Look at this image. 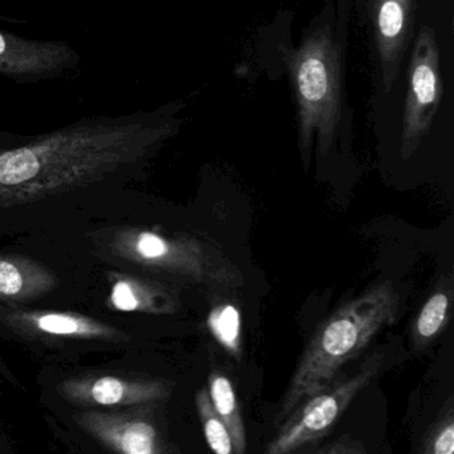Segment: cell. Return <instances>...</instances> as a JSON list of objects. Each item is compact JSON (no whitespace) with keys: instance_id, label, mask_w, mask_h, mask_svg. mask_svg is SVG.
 <instances>
[{"instance_id":"obj_8","label":"cell","mask_w":454,"mask_h":454,"mask_svg":"<svg viewBox=\"0 0 454 454\" xmlns=\"http://www.w3.org/2000/svg\"><path fill=\"white\" fill-rule=\"evenodd\" d=\"M196 406H198L207 443L211 450L217 454H232V440H231L227 425L215 411L207 387H201L196 393Z\"/></svg>"},{"instance_id":"obj_12","label":"cell","mask_w":454,"mask_h":454,"mask_svg":"<svg viewBox=\"0 0 454 454\" xmlns=\"http://www.w3.org/2000/svg\"><path fill=\"white\" fill-rule=\"evenodd\" d=\"M123 384L113 377L99 380L92 387V395H94L95 401L103 405L119 403L123 397Z\"/></svg>"},{"instance_id":"obj_9","label":"cell","mask_w":454,"mask_h":454,"mask_svg":"<svg viewBox=\"0 0 454 454\" xmlns=\"http://www.w3.org/2000/svg\"><path fill=\"white\" fill-rule=\"evenodd\" d=\"M208 325L215 339L232 355H240V312L232 304H219L208 316Z\"/></svg>"},{"instance_id":"obj_16","label":"cell","mask_w":454,"mask_h":454,"mask_svg":"<svg viewBox=\"0 0 454 454\" xmlns=\"http://www.w3.org/2000/svg\"><path fill=\"white\" fill-rule=\"evenodd\" d=\"M317 451L320 453H329V454H349V453H365V448H364L363 443L358 442V441L353 440L350 435H342L339 440L334 441V442L329 443L328 446H323V448H318Z\"/></svg>"},{"instance_id":"obj_3","label":"cell","mask_w":454,"mask_h":454,"mask_svg":"<svg viewBox=\"0 0 454 454\" xmlns=\"http://www.w3.org/2000/svg\"><path fill=\"white\" fill-rule=\"evenodd\" d=\"M384 353L366 356L352 373L337 376L328 387L300 403L278 427L265 453L288 454L313 445L332 429L356 395L384 368Z\"/></svg>"},{"instance_id":"obj_2","label":"cell","mask_w":454,"mask_h":454,"mask_svg":"<svg viewBox=\"0 0 454 454\" xmlns=\"http://www.w3.org/2000/svg\"><path fill=\"white\" fill-rule=\"evenodd\" d=\"M401 294L392 281L372 284L337 308L308 341L273 419L278 427L300 403L328 387L374 337L395 323Z\"/></svg>"},{"instance_id":"obj_13","label":"cell","mask_w":454,"mask_h":454,"mask_svg":"<svg viewBox=\"0 0 454 454\" xmlns=\"http://www.w3.org/2000/svg\"><path fill=\"white\" fill-rule=\"evenodd\" d=\"M166 248V239L153 232H143L137 239V251L143 259L155 262Z\"/></svg>"},{"instance_id":"obj_14","label":"cell","mask_w":454,"mask_h":454,"mask_svg":"<svg viewBox=\"0 0 454 454\" xmlns=\"http://www.w3.org/2000/svg\"><path fill=\"white\" fill-rule=\"evenodd\" d=\"M39 328L49 333L71 334L79 331V324L68 316L49 315L39 320Z\"/></svg>"},{"instance_id":"obj_15","label":"cell","mask_w":454,"mask_h":454,"mask_svg":"<svg viewBox=\"0 0 454 454\" xmlns=\"http://www.w3.org/2000/svg\"><path fill=\"white\" fill-rule=\"evenodd\" d=\"M23 278L15 265L0 262V294H17L22 289Z\"/></svg>"},{"instance_id":"obj_6","label":"cell","mask_w":454,"mask_h":454,"mask_svg":"<svg viewBox=\"0 0 454 454\" xmlns=\"http://www.w3.org/2000/svg\"><path fill=\"white\" fill-rule=\"evenodd\" d=\"M453 286L451 280L443 278L427 297L417 313L411 325V347L414 350H424L445 331L451 316Z\"/></svg>"},{"instance_id":"obj_11","label":"cell","mask_w":454,"mask_h":454,"mask_svg":"<svg viewBox=\"0 0 454 454\" xmlns=\"http://www.w3.org/2000/svg\"><path fill=\"white\" fill-rule=\"evenodd\" d=\"M425 451L433 454H453L454 422L451 413H449L446 419L434 427L432 434L427 438Z\"/></svg>"},{"instance_id":"obj_1","label":"cell","mask_w":454,"mask_h":454,"mask_svg":"<svg viewBox=\"0 0 454 454\" xmlns=\"http://www.w3.org/2000/svg\"><path fill=\"white\" fill-rule=\"evenodd\" d=\"M350 0H326L321 14L308 28L297 49L286 55L299 108V140L304 163L316 145L326 156L350 129L344 97Z\"/></svg>"},{"instance_id":"obj_4","label":"cell","mask_w":454,"mask_h":454,"mask_svg":"<svg viewBox=\"0 0 454 454\" xmlns=\"http://www.w3.org/2000/svg\"><path fill=\"white\" fill-rule=\"evenodd\" d=\"M438 55L434 33L424 26L419 28L409 67L403 121V158H408L419 148L440 106L442 87Z\"/></svg>"},{"instance_id":"obj_5","label":"cell","mask_w":454,"mask_h":454,"mask_svg":"<svg viewBox=\"0 0 454 454\" xmlns=\"http://www.w3.org/2000/svg\"><path fill=\"white\" fill-rule=\"evenodd\" d=\"M374 42L382 87L392 89L413 26V0H372Z\"/></svg>"},{"instance_id":"obj_17","label":"cell","mask_w":454,"mask_h":454,"mask_svg":"<svg viewBox=\"0 0 454 454\" xmlns=\"http://www.w3.org/2000/svg\"><path fill=\"white\" fill-rule=\"evenodd\" d=\"M113 301L115 307L121 310H134L139 305L131 286L127 283L116 284L113 292Z\"/></svg>"},{"instance_id":"obj_10","label":"cell","mask_w":454,"mask_h":454,"mask_svg":"<svg viewBox=\"0 0 454 454\" xmlns=\"http://www.w3.org/2000/svg\"><path fill=\"white\" fill-rule=\"evenodd\" d=\"M156 433L145 422H135L121 435V450L129 454H151L156 450Z\"/></svg>"},{"instance_id":"obj_7","label":"cell","mask_w":454,"mask_h":454,"mask_svg":"<svg viewBox=\"0 0 454 454\" xmlns=\"http://www.w3.org/2000/svg\"><path fill=\"white\" fill-rule=\"evenodd\" d=\"M208 393L215 411L227 425L232 440L233 453L244 454L247 450V430L238 395L232 382L224 374L212 372L208 379Z\"/></svg>"}]
</instances>
